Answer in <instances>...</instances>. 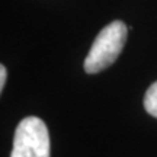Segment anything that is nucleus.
<instances>
[{"label": "nucleus", "mask_w": 157, "mask_h": 157, "mask_svg": "<svg viewBox=\"0 0 157 157\" xmlns=\"http://www.w3.org/2000/svg\"><path fill=\"white\" fill-rule=\"evenodd\" d=\"M127 41V26L121 21H113L98 34L84 60L86 73L95 74L109 67L121 54Z\"/></svg>", "instance_id": "1"}, {"label": "nucleus", "mask_w": 157, "mask_h": 157, "mask_svg": "<svg viewBox=\"0 0 157 157\" xmlns=\"http://www.w3.org/2000/svg\"><path fill=\"white\" fill-rule=\"evenodd\" d=\"M50 134L42 119L26 117L17 124L10 157H50Z\"/></svg>", "instance_id": "2"}, {"label": "nucleus", "mask_w": 157, "mask_h": 157, "mask_svg": "<svg viewBox=\"0 0 157 157\" xmlns=\"http://www.w3.org/2000/svg\"><path fill=\"white\" fill-rule=\"evenodd\" d=\"M144 108L151 117L157 118V82L148 87L144 96Z\"/></svg>", "instance_id": "3"}, {"label": "nucleus", "mask_w": 157, "mask_h": 157, "mask_svg": "<svg viewBox=\"0 0 157 157\" xmlns=\"http://www.w3.org/2000/svg\"><path fill=\"white\" fill-rule=\"evenodd\" d=\"M6 77H7V71H6L5 66H0V90H3L6 83Z\"/></svg>", "instance_id": "4"}]
</instances>
